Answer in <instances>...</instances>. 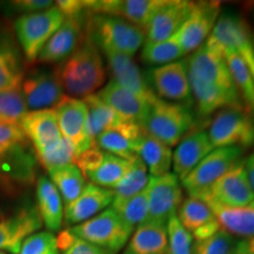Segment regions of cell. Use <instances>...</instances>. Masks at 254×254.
<instances>
[{
    "label": "cell",
    "mask_w": 254,
    "mask_h": 254,
    "mask_svg": "<svg viewBox=\"0 0 254 254\" xmlns=\"http://www.w3.org/2000/svg\"><path fill=\"white\" fill-rule=\"evenodd\" d=\"M53 73L62 90L75 99L94 94L106 78L100 50L87 37Z\"/></svg>",
    "instance_id": "cell-1"
},
{
    "label": "cell",
    "mask_w": 254,
    "mask_h": 254,
    "mask_svg": "<svg viewBox=\"0 0 254 254\" xmlns=\"http://www.w3.org/2000/svg\"><path fill=\"white\" fill-rule=\"evenodd\" d=\"M85 33L101 52L119 53L132 58L144 44L145 30L118 17L88 14Z\"/></svg>",
    "instance_id": "cell-2"
},
{
    "label": "cell",
    "mask_w": 254,
    "mask_h": 254,
    "mask_svg": "<svg viewBox=\"0 0 254 254\" xmlns=\"http://www.w3.org/2000/svg\"><path fill=\"white\" fill-rule=\"evenodd\" d=\"M193 125L194 117L190 106L158 98L152 104L142 128L148 135L172 147L189 134Z\"/></svg>",
    "instance_id": "cell-3"
},
{
    "label": "cell",
    "mask_w": 254,
    "mask_h": 254,
    "mask_svg": "<svg viewBox=\"0 0 254 254\" xmlns=\"http://www.w3.org/2000/svg\"><path fill=\"white\" fill-rule=\"evenodd\" d=\"M205 45L225 57L234 53L245 62L254 79V45L249 25L240 15L224 12L219 15Z\"/></svg>",
    "instance_id": "cell-4"
},
{
    "label": "cell",
    "mask_w": 254,
    "mask_h": 254,
    "mask_svg": "<svg viewBox=\"0 0 254 254\" xmlns=\"http://www.w3.org/2000/svg\"><path fill=\"white\" fill-rule=\"evenodd\" d=\"M133 230L112 207H109L68 231L75 238L114 254L127 245Z\"/></svg>",
    "instance_id": "cell-5"
},
{
    "label": "cell",
    "mask_w": 254,
    "mask_h": 254,
    "mask_svg": "<svg viewBox=\"0 0 254 254\" xmlns=\"http://www.w3.org/2000/svg\"><path fill=\"white\" fill-rule=\"evenodd\" d=\"M65 17L57 6L17 18L14 31L28 62H36L41 50L62 26Z\"/></svg>",
    "instance_id": "cell-6"
},
{
    "label": "cell",
    "mask_w": 254,
    "mask_h": 254,
    "mask_svg": "<svg viewBox=\"0 0 254 254\" xmlns=\"http://www.w3.org/2000/svg\"><path fill=\"white\" fill-rule=\"evenodd\" d=\"M208 138L214 148L254 145V119L244 107L220 110L209 124Z\"/></svg>",
    "instance_id": "cell-7"
},
{
    "label": "cell",
    "mask_w": 254,
    "mask_h": 254,
    "mask_svg": "<svg viewBox=\"0 0 254 254\" xmlns=\"http://www.w3.org/2000/svg\"><path fill=\"white\" fill-rule=\"evenodd\" d=\"M243 153L240 147L214 148L183 180V187L190 196L201 200L211 186L241 160Z\"/></svg>",
    "instance_id": "cell-8"
},
{
    "label": "cell",
    "mask_w": 254,
    "mask_h": 254,
    "mask_svg": "<svg viewBox=\"0 0 254 254\" xmlns=\"http://www.w3.org/2000/svg\"><path fill=\"white\" fill-rule=\"evenodd\" d=\"M146 81L159 99L187 106L192 103L186 62H174L148 69Z\"/></svg>",
    "instance_id": "cell-9"
},
{
    "label": "cell",
    "mask_w": 254,
    "mask_h": 254,
    "mask_svg": "<svg viewBox=\"0 0 254 254\" xmlns=\"http://www.w3.org/2000/svg\"><path fill=\"white\" fill-rule=\"evenodd\" d=\"M220 15L217 1H192L190 13L176 33L184 55L194 52L205 44Z\"/></svg>",
    "instance_id": "cell-10"
},
{
    "label": "cell",
    "mask_w": 254,
    "mask_h": 254,
    "mask_svg": "<svg viewBox=\"0 0 254 254\" xmlns=\"http://www.w3.org/2000/svg\"><path fill=\"white\" fill-rule=\"evenodd\" d=\"M201 200L224 207H243L251 204L254 200V190L247 176L245 160L238 161L211 186Z\"/></svg>",
    "instance_id": "cell-11"
},
{
    "label": "cell",
    "mask_w": 254,
    "mask_h": 254,
    "mask_svg": "<svg viewBox=\"0 0 254 254\" xmlns=\"http://www.w3.org/2000/svg\"><path fill=\"white\" fill-rule=\"evenodd\" d=\"M148 198L147 221L166 225L177 214L183 202V187L179 178L168 172L160 177H150L146 187Z\"/></svg>",
    "instance_id": "cell-12"
},
{
    "label": "cell",
    "mask_w": 254,
    "mask_h": 254,
    "mask_svg": "<svg viewBox=\"0 0 254 254\" xmlns=\"http://www.w3.org/2000/svg\"><path fill=\"white\" fill-rule=\"evenodd\" d=\"M53 110L63 138L71 142L77 155L95 145L88 131L87 107L84 100L64 97Z\"/></svg>",
    "instance_id": "cell-13"
},
{
    "label": "cell",
    "mask_w": 254,
    "mask_h": 254,
    "mask_svg": "<svg viewBox=\"0 0 254 254\" xmlns=\"http://www.w3.org/2000/svg\"><path fill=\"white\" fill-rule=\"evenodd\" d=\"M167 0H98L87 2L91 14L118 17L145 30Z\"/></svg>",
    "instance_id": "cell-14"
},
{
    "label": "cell",
    "mask_w": 254,
    "mask_h": 254,
    "mask_svg": "<svg viewBox=\"0 0 254 254\" xmlns=\"http://www.w3.org/2000/svg\"><path fill=\"white\" fill-rule=\"evenodd\" d=\"M19 126L33 146L36 155L55 150L63 140L55 110L27 112Z\"/></svg>",
    "instance_id": "cell-15"
},
{
    "label": "cell",
    "mask_w": 254,
    "mask_h": 254,
    "mask_svg": "<svg viewBox=\"0 0 254 254\" xmlns=\"http://www.w3.org/2000/svg\"><path fill=\"white\" fill-rule=\"evenodd\" d=\"M20 90L27 110L31 111L55 109L65 97L55 73L44 69H33L25 75Z\"/></svg>",
    "instance_id": "cell-16"
},
{
    "label": "cell",
    "mask_w": 254,
    "mask_h": 254,
    "mask_svg": "<svg viewBox=\"0 0 254 254\" xmlns=\"http://www.w3.org/2000/svg\"><path fill=\"white\" fill-rule=\"evenodd\" d=\"M87 13L80 17L65 18L62 26L50 38L38 56L40 63H62L78 49L86 38L85 24Z\"/></svg>",
    "instance_id": "cell-17"
},
{
    "label": "cell",
    "mask_w": 254,
    "mask_h": 254,
    "mask_svg": "<svg viewBox=\"0 0 254 254\" xmlns=\"http://www.w3.org/2000/svg\"><path fill=\"white\" fill-rule=\"evenodd\" d=\"M43 226L36 207H25L13 214L0 213V250L18 254L21 244Z\"/></svg>",
    "instance_id": "cell-18"
},
{
    "label": "cell",
    "mask_w": 254,
    "mask_h": 254,
    "mask_svg": "<svg viewBox=\"0 0 254 254\" xmlns=\"http://www.w3.org/2000/svg\"><path fill=\"white\" fill-rule=\"evenodd\" d=\"M189 75L211 82L231 91H238L232 78L226 60L222 56L205 45L190 55L186 60Z\"/></svg>",
    "instance_id": "cell-19"
},
{
    "label": "cell",
    "mask_w": 254,
    "mask_h": 254,
    "mask_svg": "<svg viewBox=\"0 0 254 254\" xmlns=\"http://www.w3.org/2000/svg\"><path fill=\"white\" fill-rule=\"evenodd\" d=\"M37 155L26 140L0 158V184L14 187L31 184L36 178Z\"/></svg>",
    "instance_id": "cell-20"
},
{
    "label": "cell",
    "mask_w": 254,
    "mask_h": 254,
    "mask_svg": "<svg viewBox=\"0 0 254 254\" xmlns=\"http://www.w3.org/2000/svg\"><path fill=\"white\" fill-rule=\"evenodd\" d=\"M124 122L139 124L142 127L152 104L128 91L117 81L111 80L97 93Z\"/></svg>",
    "instance_id": "cell-21"
},
{
    "label": "cell",
    "mask_w": 254,
    "mask_h": 254,
    "mask_svg": "<svg viewBox=\"0 0 254 254\" xmlns=\"http://www.w3.org/2000/svg\"><path fill=\"white\" fill-rule=\"evenodd\" d=\"M177 213V218L195 241L208 239L221 230L217 217L204 200L189 196L179 206Z\"/></svg>",
    "instance_id": "cell-22"
},
{
    "label": "cell",
    "mask_w": 254,
    "mask_h": 254,
    "mask_svg": "<svg viewBox=\"0 0 254 254\" xmlns=\"http://www.w3.org/2000/svg\"><path fill=\"white\" fill-rule=\"evenodd\" d=\"M112 190L103 189L94 184H86L81 194L64 208V219L67 225H79L90 220L112 205Z\"/></svg>",
    "instance_id": "cell-23"
},
{
    "label": "cell",
    "mask_w": 254,
    "mask_h": 254,
    "mask_svg": "<svg viewBox=\"0 0 254 254\" xmlns=\"http://www.w3.org/2000/svg\"><path fill=\"white\" fill-rule=\"evenodd\" d=\"M189 79L192 98H194L193 101L195 103L196 112L199 116H211L218 110L220 111L228 107H244L238 91L227 90L190 75H189Z\"/></svg>",
    "instance_id": "cell-24"
},
{
    "label": "cell",
    "mask_w": 254,
    "mask_h": 254,
    "mask_svg": "<svg viewBox=\"0 0 254 254\" xmlns=\"http://www.w3.org/2000/svg\"><path fill=\"white\" fill-rule=\"evenodd\" d=\"M144 128L135 123L123 122L118 126L101 133L94 144L107 153L129 161L136 157V148L144 135Z\"/></svg>",
    "instance_id": "cell-25"
},
{
    "label": "cell",
    "mask_w": 254,
    "mask_h": 254,
    "mask_svg": "<svg viewBox=\"0 0 254 254\" xmlns=\"http://www.w3.org/2000/svg\"><path fill=\"white\" fill-rule=\"evenodd\" d=\"M107 66L112 74V80L117 81L128 91L142 98V99L153 104L158 99L148 86L146 78L141 74L140 69L129 57L119 53L105 52Z\"/></svg>",
    "instance_id": "cell-26"
},
{
    "label": "cell",
    "mask_w": 254,
    "mask_h": 254,
    "mask_svg": "<svg viewBox=\"0 0 254 254\" xmlns=\"http://www.w3.org/2000/svg\"><path fill=\"white\" fill-rule=\"evenodd\" d=\"M214 150L207 132L199 131L187 134L173 152L172 167L174 174L183 182L189 174Z\"/></svg>",
    "instance_id": "cell-27"
},
{
    "label": "cell",
    "mask_w": 254,
    "mask_h": 254,
    "mask_svg": "<svg viewBox=\"0 0 254 254\" xmlns=\"http://www.w3.org/2000/svg\"><path fill=\"white\" fill-rule=\"evenodd\" d=\"M192 1L167 0L145 28L146 43H158L172 37L190 13Z\"/></svg>",
    "instance_id": "cell-28"
},
{
    "label": "cell",
    "mask_w": 254,
    "mask_h": 254,
    "mask_svg": "<svg viewBox=\"0 0 254 254\" xmlns=\"http://www.w3.org/2000/svg\"><path fill=\"white\" fill-rule=\"evenodd\" d=\"M25 77L23 57L13 37L0 31V91L21 87Z\"/></svg>",
    "instance_id": "cell-29"
},
{
    "label": "cell",
    "mask_w": 254,
    "mask_h": 254,
    "mask_svg": "<svg viewBox=\"0 0 254 254\" xmlns=\"http://www.w3.org/2000/svg\"><path fill=\"white\" fill-rule=\"evenodd\" d=\"M124 254H167L166 225L142 222L129 238Z\"/></svg>",
    "instance_id": "cell-30"
},
{
    "label": "cell",
    "mask_w": 254,
    "mask_h": 254,
    "mask_svg": "<svg viewBox=\"0 0 254 254\" xmlns=\"http://www.w3.org/2000/svg\"><path fill=\"white\" fill-rule=\"evenodd\" d=\"M38 212L51 233L59 231L64 220L63 199L49 178L40 177L37 183Z\"/></svg>",
    "instance_id": "cell-31"
},
{
    "label": "cell",
    "mask_w": 254,
    "mask_h": 254,
    "mask_svg": "<svg viewBox=\"0 0 254 254\" xmlns=\"http://www.w3.org/2000/svg\"><path fill=\"white\" fill-rule=\"evenodd\" d=\"M206 204L213 211L221 230L231 236L254 237V200L243 207H224L212 202Z\"/></svg>",
    "instance_id": "cell-32"
},
{
    "label": "cell",
    "mask_w": 254,
    "mask_h": 254,
    "mask_svg": "<svg viewBox=\"0 0 254 254\" xmlns=\"http://www.w3.org/2000/svg\"><path fill=\"white\" fill-rule=\"evenodd\" d=\"M136 155L147 168L150 177H160L170 172L173 152L158 139L144 133L136 148Z\"/></svg>",
    "instance_id": "cell-33"
},
{
    "label": "cell",
    "mask_w": 254,
    "mask_h": 254,
    "mask_svg": "<svg viewBox=\"0 0 254 254\" xmlns=\"http://www.w3.org/2000/svg\"><path fill=\"white\" fill-rule=\"evenodd\" d=\"M84 103L87 107L88 131H90V135L93 141H95V139L101 133L109 131L124 122L118 114L114 112L109 105L105 104L97 94L84 98Z\"/></svg>",
    "instance_id": "cell-34"
},
{
    "label": "cell",
    "mask_w": 254,
    "mask_h": 254,
    "mask_svg": "<svg viewBox=\"0 0 254 254\" xmlns=\"http://www.w3.org/2000/svg\"><path fill=\"white\" fill-rule=\"evenodd\" d=\"M51 182L55 184L65 205L74 201L86 186L84 174L74 164L49 171Z\"/></svg>",
    "instance_id": "cell-35"
},
{
    "label": "cell",
    "mask_w": 254,
    "mask_h": 254,
    "mask_svg": "<svg viewBox=\"0 0 254 254\" xmlns=\"http://www.w3.org/2000/svg\"><path fill=\"white\" fill-rule=\"evenodd\" d=\"M150 182L148 171L141 159L136 155L129 160V166L127 168L125 176L117 184L112 190L114 193V199L117 201L129 199L144 190Z\"/></svg>",
    "instance_id": "cell-36"
},
{
    "label": "cell",
    "mask_w": 254,
    "mask_h": 254,
    "mask_svg": "<svg viewBox=\"0 0 254 254\" xmlns=\"http://www.w3.org/2000/svg\"><path fill=\"white\" fill-rule=\"evenodd\" d=\"M128 166L129 161L105 152L103 160L93 171L88 172L85 178H88L91 184L94 185L103 189L113 190L125 176Z\"/></svg>",
    "instance_id": "cell-37"
},
{
    "label": "cell",
    "mask_w": 254,
    "mask_h": 254,
    "mask_svg": "<svg viewBox=\"0 0 254 254\" xmlns=\"http://www.w3.org/2000/svg\"><path fill=\"white\" fill-rule=\"evenodd\" d=\"M184 56L176 34L158 43H145L141 49V59L148 65H166Z\"/></svg>",
    "instance_id": "cell-38"
},
{
    "label": "cell",
    "mask_w": 254,
    "mask_h": 254,
    "mask_svg": "<svg viewBox=\"0 0 254 254\" xmlns=\"http://www.w3.org/2000/svg\"><path fill=\"white\" fill-rule=\"evenodd\" d=\"M224 58L226 60L228 69L240 97H243L247 106L254 113V79L249 67L245 62L234 53H227Z\"/></svg>",
    "instance_id": "cell-39"
},
{
    "label": "cell",
    "mask_w": 254,
    "mask_h": 254,
    "mask_svg": "<svg viewBox=\"0 0 254 254\" xmlns=\"http://www.w3.org/2000/svg\"><path fill=\"white\" fill-rule=\"evenodd\" d=\"M110 207H112L129 226L133 228L134 226H139L147 220L148 217L147 190L145 189L136 195L123 200V201L113 200Z\"/></svg>",
    "instance_id": "cell-40"
},
{
    "label": "cell",
    "mask_w": 254,
    "mask_h": 254,
    "mask_svg": "<svg viewBox=\"0 0 254 254\" xmlns=\"http://www.w3.org/2000/svg\"><path fill=\"white\" fill-rule=\"evenodd\" d=\"M26 113L27 106L20 88L0 91V124L19 125Z\"/></svg>",
    "instance_id": "cell-41"
},
{
    "label": "cell",
    "mask_w": 254,
    "mask_h": 254,
    "mask_svg": "<svg viewBox=\"0 0 254 254\" xmlns=\"http://www.w3.org/2000/svg\"><path fill=\"white\" fill-rule=\"evenodd\" d=\"M167 231V254H192L193 237L183 226L177 214L168 219Z\"/></svg>",
    "instance_id": "cell-42"
},
{
    "label": "cell",
    "mask_w": 254,
    "mask_h": 254,
    "mask_svg": "<svg viewBox=\"0 0 254 254\" xmlns=\"http://www.w3.org/2000/svg\"><path fill=\"white\" fill-rule=\"evenodd\" d=\"M237 243L233 236L220 230L208 239L195 241L192 254H234Z\"/></svg>",
    "instance_id": "cell-43"
},
{
    "label": "cell",
    "mask_w": 254,
    "mask_h": 254,
    "mask_svg": "<svg viewBox=\"0 0 254 254\" xmlns=\"http://www.w3.org/2000/svg\"><path fill=\"white\" fill-rule=\"evenodd\" d=\"M77 157L74 147L69 141L63 138L60 144L55 150L47 152L45 154L37 155L38 161L46 168L47 171L55 170V168L66 166V165L74 164V159Z\"/></svg>",
    "instance_id": "cell-44"
},
{
    "label": "cell",
    "mask_w": 254,
    "mask_h": 254,
    "mask_svg": "<svg viewBox=\"0 0 254 254\" xmlns=\"http://www.w3.org/2000/svg\"><path fill=\"white\" fill-rule=\"evenodd\" d=\"M18 254H60L57 238L51 232H38L21 244Z\"/></svg>",
    "instance_id": "cell-45"
},
{
    "label": "cell",
    "mask_w": 254,
    "mask_h": 254,
    "mask_svg": "<svg viewBox=\"0 0 254 254\" xmlns=\"http://www.w3.org/2000/svg\"><path fill=\"white\" fill-rule=\"evenodd\" d=\"M28 140L19 125L0 124V158L9 152L14 146Z\"/></svg>",
    "instance_id": "cell-46"
},
{
    "label": "cell",
    "mask_w": 254,
    "mask_h": 254,
    "mask_svg": "<svg viewBox=\"0 0 254 254\" xmlns=\"http://www.w3.org/2000/svg\"><path fill=\"white\" fill-rule=\"evenodd\" d=\"M52 6L53 1H47V0H15L8 2V7L14 9L17 13H21V15L45 11Z\"/></svg>",
    "instance_id": "cell-47"
},
{
    "label": "cell",
    "mask_w": 254,
    "mask_h": 254,
    "mask_svg": "<svg viewBox=\"0 0 254 254\" xmlns=\"http://www.w3.org/2000/svg\"><path fill=\"white\" fill-rule=\"evenodd\" d=\"M87 1L88 0H59L56 2V6L65 18L80 17V15L90 13L87 8Z\"/></svg>",
    "instance_id": "cell-48"
},
{
    "label": "cell",
    "mask_w": 254,
    "mask_h": 254,
    "mask_svg": "<svg viewBox=\"0 0 254 254\" xmlns=\"http://www.w3.org/2000/svg\"><path fill=\"white\" fill-rule=\"evenodd\" d=\"M63 254H113L109 251L100 249V247L92 245L79 238H73L72 243L66 250L63 251Z\"/></svg>",
    "instance_id": "cell-49"
},
{
    "label": "cell",
    "mask_w": 254,
    "mask_h": 254,
    "mask_svg": "<svg viewBox=\"0 0 254 254\" xmlns=\"http://www.w3.org/2000/svg\"><path fill=\"white\" fill-rule=\"evenodd\" d=\"M234 254H254V237L238 241Z\"/></svg>",
    "instance_id": "cell-50"
},
{
    "label": "cell",
    "mask_w": 254,
    "mask_h": 254,
    "mask_svg": "<svg viewBox=\"0 0 254 254\" xmlns=\"http://www.w3.org/2000/svg\"><path fill=\"white\" fill-rule=\"evenodd\" d=\"M245 167H246L247 176H249L250 184L254 190V153L251 154L250 157L245 160Z\"/></svg>",
    "instance_id": "cell-51"
},
{
    "label": "cell",
    "mask_w": 254,
    "mask_h": 254,
    "mask_svg": "<svg viewBox=\"0 0 254 254\" xmlns=\"http://www.w3.org/2000/svg\"><path fill=\"white\" fill-rule=\"evenodd\" d=\"M0 254H5V253H2V252H0Z\"/></svg>",
    "instance_id": "cell-52"
},
{
    "label": "cell",
    "mask_w": 254,
    "mask_h": 254,
    "mask_svg": "<svg viewBox=\"0 0 254 254\" xmlns=\"http://www.w3.org/2000/svg\"><path fill=\"white\" fill-rule=\"evenodd\" d=\"M253 45H254V38H253Z\"/></svg>",
    "instance_id": "cell-53"
}]
</instances>
